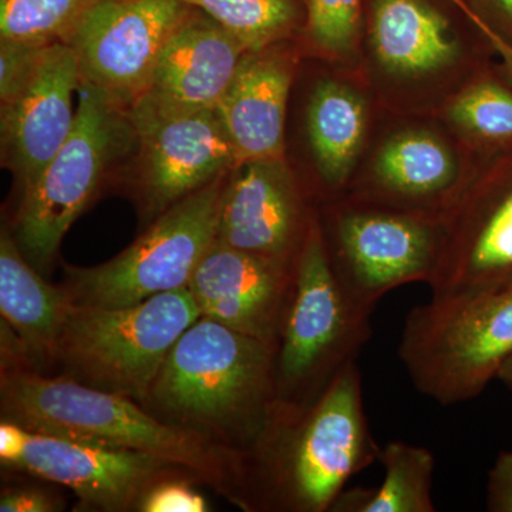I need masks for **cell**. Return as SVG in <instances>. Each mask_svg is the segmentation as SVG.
Masks as SVG:
<instances>
[{"instance_id":"1","label":"cell","mask_w":512,"mask_h":512,"mask_svg":"<svg viewBox=\"0 0 512 512\" xmlns=\"http://www.w3.org/2000/svg\"><path fill=\"white\" fill-rule=\"evenodd\" d=\"M483 30L464 32L433 0H367L357 73L380 113L437 116L493 64Z\"/></svg>"},{"instance_id":"2","label":"cell","mask_w":512,"mask_h":512,"mask_svg":"<svg viewBox=\"0 0 512 512\" xmlns=\"http://www.w3.org/2000/svg\"><path fill=\"white\" fill-rule=\"evenodd\" d=\"M6 420L92 446L143 451L217 480L221 458L194 431L154 419L123 394L23 370L3 373Z\"/></svg>"},{"instance_id":"3","label":"cell","mask_w":512,"mask_h":512,"mask_svg":"<svg viewBox=\"0 0 512 512\" xmlns=\"http://www.w3.org/2000/svg\"><path fill=\"white\" fill-rule=\"evenodd\" d=\"M275 357L274 346L201 316L165 357L150 397L178 419L256 439L276 402Z\"/></svg>"},{"instance_id":"4","label":"cell","mask_w":512,"mask_h":512,"mask_svg":"<svg viewBox=\"0 0 512 512\" xmlns=\"http://www.w3.org/2000/svg\"><path fill=\"white\" fill-rule=\"evenodd\" d=\"M397 355L423 396L476 399L512 357V284L431 295L406 316Z\"/></svg>"},{"instance_id":"5","label":"cell","mask_w":512,"mask_h":512,"mask_svg":"<svg viewBox=\"0 0 512 512\" xmlns=\"http://www.w3.org/2000/svg\"><path fill=\"white\" fill-rule=\"evenodd\" d=\"M265 427L279 437L272 483L292 510H332L350 478L379 460L357 362L345 367L305 410H296L293 423L291 406L276 399Z\"/></svg>"},{"instance_id":"6","label":"cell","mask_w":512,"mask_h":512,"mask_svg":"<svg viewBox=\"0 0 512 512\" xmlns=\"http://www.w3.org/2000/svg\"><path fill=\"white\" fill-rule=\"evenodd\" d=\"M200 318L188 288L158 293L121 308L74 305L56 356L90 386L146 399L165 357Z\"/></svg>"},{"instance_id":"7","label":"cell","mask_w":512,"mask_h":512,"mask_svg":"<svg viewBox=\"0 0 512 512\" xmlns=\"http://www.w3.org/2000/svg\"><path fill=\"white\" fill-rule=\"evenodd\" d=\"M372 315L349 301L330 266L313 215L295 264V284L275 357L276 399L316 400L372 338Z\"/></svg>"},{"instance_id":"8","label":"cell","mask_w":512,"mask_h":512,"mask_svg":"<svg viewBox=\"0 0 512 512\" xmlns=\"http://www.w3.org/2000/svg\"><path fill=\"white\" fill-rule=\"evenodd\" d=\"M330 266L349 301L373 315L387 293L429 282L441 220L339 195L319 215Z\"/></svg>"},{"instance_id":"9","label":"cell","mask_w":512,"mask_h":512,"mask_svg":"<svg viewBox=\"0 0 512 512\" xmlns=\"http://www.w3.org/2000/svg\"><path fill=\"white\" fill-rule=\"evenodd\" d=\"M136 143L127 111L82 82L72 134L23 192L18 239L33 262L45 265L52 261L111 165Z\"/></svg>"},{"instance_id":"10","label":"cell","mask_w":512,"mask_h":512,"mask_svg":"<svg viewBox=\"0 0 512 512\" xmlns=\"http://www.w3.org/2000/svg\"><path fill=\"white\" fill-rule=\"evenodd\" d=\"M225 175L188 195L106 264L67 271L74 305L121 308L158 293L188 288L195 269L217 241Z\"/></svg>"},{"instance_id":"11","label":"cell","mask_w":512,"mask_h":512,"mask_svg":"<svg viewBox=\"0 0 512 512\" xmlns=\"http://www.w3.org/2000/svg\"><path fill=\"white\" fill-rule=\"evenodd\" d=\"M389 116L393 123L370 138L345 195L443 220L477 158L437 116Z\"/></svg>"},{"instance_id":"12","label":"cell","mask_w":512,"mask_h":512,"mask_svg":"<svg viewBox=\"0 0 512 512\" xmlns=\"http://www.w3.org/2000/svg\"><path fill=\"white\" fill-rule=\"evenodd\" d=\"M441 231L431 295L512 284V151L478 160Z\"/></svg>"},{"instance_id":"13","label":"cell","mask_w":512,"mask_h":512,"mask_svg":"<svg viewBox=\"0 0 512 512\" xmlns=\"http://www.w3.org/2000/svg\"><path fill=\"white\" fill-rule=\"evenodd\" d=\"M190 10L181 0H99L69 43L82 82L127 111L146 90L168 39Z\"/></svg>"},{"instance_id":"14","label":"cell","mask_w":512,"mask_h":512,"mask_svg":"<svg viewBox=\"0 0 512 512\" xmlns=\"http://www.w3.org/2000/svg\"><path fill=\"white\" fill-rule=\"evenodd\" d=\"M128 120L137 138L141 195L153 214H161L238 165L215 110L128 116Z\"/></svg>"},{"instance_id":"15","label":"cell","mask_w":512,"mask_h":512,"mask_svg":"<svg viewBox=\"0 0 512 512\" xmlns=\"http://www.w3.org/2000/svg\"><path fill=\"white\" fill-rule=\"evenodd\" d=\"M313 215L286 158L247 161L225 183L217 241L295 265Z\"/></svg>"},{"instance_id":"16","label":"cell","mask_w":512,"mask_h":512,"mask_svg":"<svg viewBox=\"0 0 512 512\" xmlns=\"http://www.w3.org/2000/svg\"><path fill=\"white\" fill-rule=\"evenodd\" d=\"M295 284V265L228 247L220 241L192 275L201 316L278 348Z\"/></svg>"},{"instance_id":"17","label":"cell","mask_w":512,"mask_h":512,"mask_svg":"<svg viewBox=\"0 0 512 512\" xmlns=\"http://www.w3.org/2000/svg\"><path fill=\"white\" fill-rule=\"evenodd\" d=\"M248 50L201 10L191 8L168 39L131 117L215 110Z\"/></svg>"},{"instance_id":"18","label":"cell","mask_w":512,"mask_h":512,"mask_svg":"<svg viewBox=\"0 0 512 512\" xmlns=\"http://www.w3.org/2000/svg\"><path fill=\"white\" fill-rule=\"evenodd\" d=\"M82 84L73 47H46L39 67L22 92L0 104L3 164L12 171L23 192L35 183L46 165L72 134L77 106L74 93Z\"/></svg>"},{"instance_id":"19","label":"cell","mask_w":512,"mask_h":512,"mask_svg":"<svg viewBox=\"0 0 512 512\" xmlns=\"http://www.w3.org/2000/svg\"><path fill=\"white\" fill-rule=\"evenodd\" d=\"M10 466L69 487L84 504L123 511L175 464L143 451L92 446L28 430Z\"/></svg>"},{"instance_id":"20","label":"cell","mask_w":512,"mask_h":512,"mask_svg":"<svg viewBox=\"0 0 512 512\" xmlns=\"http://www.w3.org/2000/svg\"><path fill=\"white\" fill-rule=\"evenodd\" d=\"M295 56L286 42L245 53L218 117L238 164L285 158V121L295 77Z\"/></svg>"},{"instance_id":"21","label":"cell","mask_w":512,"mask_h":512,"mask_svg":"<svg viewBox=\"0 0 512 512\" xmlns=\"http://www.w3.org/2000/svg\"><path fill=\"white\" fill-rule=\"evenodd\" d=\"M375 100L357 70L316 82L306 106V137L322 190L330 198L348 190L365 157L375 117Z\"/></svg>"},{"instance_id":"22","label":"cell","mask_w":512,"mask_h":512,"mask_svg":"<svg viewBox=\"0 0 512 512\" xmlns=\"http://www.w3.org/2000/svg\"><path fill=\"white\" fill-rule=\"evenodd\" d=\"M74 303L66 289L40 278L18 245L0 239V312L29 352L56 356L57 342Z\"/></svg>"},{"instance_id":"23","label":"cell","mask_w":512,"mask_h":512,"mask_svg":"<svg viewBox=\"0 0 512 512\" xmlns=\"http://www.w3.org/2000/svg\"><path fill=\"white\" fill-rule=\"evenodd\" d=\"M437 117L477 160L512 151V82L490 64Z\"/></svg>"},{"instance_id":"24","label":"cell","mask_w":512,"mask_h":512,"mask_svg":"<svg viewBox=\"0 0 512 512\" xmlns=\"http://www.w3.org/2000/svg\"><path fill=\"white\" fill-rule=\"evenodd\" d=\"M384 468L377 488L343 490L332 510L338 512H434L433 476L436 458L429 448L404 441L380 447Z\"/></svg>"},{"instance_id":"25","label":"cell","mask_w":512,"mask_h":512,"mask_svg":"<svg viewBox=\"0 0 512 512\" xmlns=\"http://www.w3.org/2000/svg\"><path fill=\"white\" fill-rule=\"evenodd\" d=\"M232 33L248 52L288 42L301 26L296 0H181Z\"/></svg>"},{"instance_id":"26","label":"cell","mask_w":512,"mask_h":512,"mask_svg":"<svg viewBox=\"0 0 512 512\" xmlns=\"http://www.w3.org/2000/svg\"><path fill=\"white\" fill-rule=\"evenodd\" d=\"M99 0H0V40L50 46L70 40Z\"/></svg>"},{"instance_id":"27","label":"cell","mask_w":512,"mask_h":512,"mask_svg":"<svg viewBox=\"0 0 512 512\" xmlns=\"http://www.w3.org/2000/svg\"><path fill=\"white\" fill-rule=\"evenodd\" d=\"M367 0H305L306 39L330 63L357 70L366 25Z\"/></svg>"},{"instance_id":"28","label":"cell","mask_w":512,"mask_h":512,"mask_svg":"<svg viewBox=\"0 0 512 512\" xmlns=\"http://www.w3.org/2000/svg\"><path fill=\"white\" fill-rule=\"evenodd\" d=\"M47 46L0 40V104L15 99L39 67Z\"/></svg>"},{"instance_id":"29","label":"cell","mask_w":512,"mask_h":512,"mask_svg":"<svg viewBox=\"0 0 512 512\" xmlns=\"http://www.w3.org/2000/svg\"><path fill=\"white\" fill-rule=\"evenodd\" d=\"M503 63L512 62V0H466Z\"/></svg>"},{"instance_id":"30","label":"cell","mask_w":512,"mask_h":512,"mask_svg":"<svg viewBox=\"0 0 512 512\" xmlns=\"http://www.w3.org/2000/svg\"><path fill=\"white\" fill-rule=\"evenodd\" d=\"M144 512H204L208 504L200 493L183 481H164L148 488L140 498Z\"/></svg>"},{"instance_id":"31","label":"cell","mask_w":512,"mask_h":512,"mask_svg":"<svg viewBox=\"0 0 512 512\" xmlns=\"http://www.w3.org/2000/svg\"><path fill=\"white\" fill-rule=\"evenodd\" d=\"M487 510L512 512V451L498 454L488 473Z\"/></svg>"},{"instance_id":"32","label":"cell","mask_w":512,"mask_h":512,"mask_svg":"<svg viewBox=\"0 0 512 512\" xmlns=\"http://www.w3.org/2000/svg\"><path fill=\"white\" fill-rule=\"evenodd\" d=\"M56 510L52 498L35 488H13L0 497L2 512H50Z\"/></svg>"},{"instance_id":"33","label":"cell","mask_w":512,"mask_h":512,"mask_svg":"<svg viewBox=\"0 0 512 512\" xmlns=\"http://www.w3.org/2000/svg\"><path fill=\"white\" fill-rule=\"evenodd\" d=\"M28 429L15 423V421L6 420L0 424V458L3 464H10L16 460L25 444Z\"/></svg>"},{"instance_id":"34","label":"cell","mask_w":512,"mask_h":512,"mask_svg":"<svg viewBox=\"0 0 512 512\" xmlns=\"http://www.w3.org/2000/svg\"><path fill=\"white\" fill-rule=\"evenodd\" d=\"M497 379L501 380L505 386L512 389V357L504 363L503 367H501L500 372H498Z\"/></svg>"},{"instance_id":"35","label":"cell","mask_w":512,"mask_h":512,"mask_svg":"<svg viewBox=\"0 0 512 512\" xmlns=\"http://www.w3.org/2000/svg\"><path fill=\"white\" fill-rule=\"evenodd\" d=\"M450 2L453 3L454 6H457V8L460 9L461 12H463L464 15L467 16V18L473 20V22L476 23L478 28H480V23H478L476 15H474V13L471 12V9L468 8L466 0H450Z\"/></svg>"}]
</instances>
